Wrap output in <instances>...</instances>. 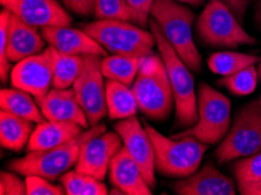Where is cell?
<instances>
[{"instance_id": "obj_25", "label": "cell", "mask_w": 261, "mask_h": 195, "mask_svg": "<svg viewBox=\"0 0 261 195\" xmlns=\"http://www.w3.org/2000/svg\"><path fill=\"white\" fill-rule=\"evenodd\" d=\"M85 65V57L61 53L55 49L53 88L68 89L80 76Z\"/></svg>"}, {"instance_id": "obj_20", "label": "cell", "mask_w": 261, "mask_h": 195, "mask_svg": "<svg viewBox=\"0 0 261 195\" xmlns=\"http://www.w3.org/2000/svg\"><path fill=\"white\" fill-rule=\"evenodd\" d=\"M82 127L75 122L43 121L35 127L27 144V152L45 151L73 141L82 133Z\"/></svg>"}, {"instance_id": "obj_10", "label": "cell", "mask_w": 261, "mask_h": 195, "mask_svg": "<svg viewBox=\"0 0 261 195\" xmlns=\"http://www.w3.org/2000/svg\"><path fill=\"white\" fill-rule=\"evenodd\" d=\"M102 59L101 55H85L84 68L73 85L75 96L86 113L90 126L101 123V119L108 114Z\"/></svg>"}, {"instance_id": "obj_39", "label": "cell", "mask_w": 261, "mask_h": 195, "mask_svg": "<svg viewBox=\"0 0 261 195\" xmlns=\"http://www.w3.org/2000/svg\"><path fill=\"white\" fill-rule=\"evenodd\" d=\"M255 19L258 21V25L261 27V0L258 5V9H256V13H255Z\"/></svg>"}, {"instance_id": "obj_35", "label": "cell", "mask_w": 261, "mask_h": 195, "mask_svg": "<svg viewBox=\"0 0 261 195\" xmlns=\"http://www.w3.org/2000/svg\"><path fill=\"white\" fill-rule=\"evenodd\" d=\"M67 9L74 12L75 14L88 17L94 14L95 3L96 0H61Z\"/></svg>"}, {"instance_id": "obj_19", "label": "cell", "mask_w": 261, "mask_h": 195, "mask_svg": "<svg viewBox=\"0 0 261 195\" xmlns=\"http://www.w3.org/2000/svg\"><path fill=\"white\" fill-rule=\"evenodd\" d=\"M45 42L46 40L41 33H39L37 27L23 22L12 13L7 48V57L11 62H19L26 58L42 53L46 49Z\"/></svg>"}, {"instance_id": "obj_6", "label": "cell", "mask_w": 261, "mask_h": 195, "mask_svg": "<svg viewBox=\"0 0 261 195\" xmlns=\"http://www.w3.org/2000/svg\"><path fill=\"white\" fill-rule=\"evenodd\" d=\"M86 33L107 51L132 58H148L153 54L156 40L152 32L124 20H96L82 27Z\"/></svg>"}, {"instance_id": "obj_31", "label": "cell", "mask_w": 261, "mask_h": 195, "mask_svg": "<svg viewBox=\"0 0 261 195\" xmlns=\"http://www.w3.org/2000/svg\"><path fill=\"white\" fill-rule=\"evenodd\" d=\"M11 17L12 13L6 9H4L0 13V79H2V83L7 81L11 71V61L7 57Z\"/></svg>"}, {"instance_id": "obj_24", "label": "cell", "mask_w": 261, "mask_h": 195, "mask_svg": "<svg viewBox=\"0 0 261 195\" xmlns=\"http://www.w3.org/2000/svg\"><path fill=\"white\" fill-rule=\"evenodd\" d=\"M145 58H132L124 55H112L102 59V74L107 79H114L126 86L135 81L140 67Z\"/></svg>"}, {"instance_id": "obj_40", "label": "cell", "mask_w": 261, "mask_h": 195, "mask_svg": "<svg viewBox=\"0 0 261 195\" xmlns=\"http://www.w3.org/2000/svg\"><path fill=\"white\" fill-rule=\"evenodd\" d=\"M258 74H259V78L261 79V60L259 62V66H258Z\"/></svg>"}, {"instance_id": "obj_16", "label": "cell", "mask_w": 261, "mask_h": 195, "mask_svg": "<svg viewBox=\"0 0 261 195\" xmlns=\"http://www.w3.org/2000/svg\"><path fill=\"white\" fill-rule=\"evenodd\" d=\"M41 34L49 46L61 53L108 57L103 47L84 30H75L69 26L47 27L41 29Z\"/></svg>"}, {"instance_id": "obj_23", "label": "cell", "mask_w": 261, "mask_h": 195, "mask_svg": "<svg viewBox=\"0 0 261 195\" xmlns=\"http://www.w3.org/2000/svg\"><path fill=\"white\" fill-rule=\"evenodd\" d=\"M0 107L3 111L29 119L38 124L46 119L38 102H34L31 94L14 87L13 89H2L0 91Z\"/></svg>"}, {"instance_id": "obj_32", "label": "cell", "mask_w": 261, "mask_h": 195, "mask_svg": "<svg viewBox=\"0 0 261 195\" xmlns=\"http://www.w3.org/2000/svg\"><path fill=\"white\" fill-rule=\"evenodd\" d=\"M27 195H63L66 190L63 186H58L50 182L48 179L39 176L26 177Z\"/></svg>"}, {"instance_id": "obj_15", "label": "cell", "mask_w": 261, "mask_h": 195, "mask_svg": "<svg viewBox=\"0 0 261 195\" xmlns=\"http://www.w3.org/2000/svg\"><path fill=\"white\" fill-rule=\"evenodd\" d=\"M238 184L207 161L187 178L172 182L170 187L179 195H236Z\"/></svg>"}, {"instance_id": "obj_5", "label": "cell", "mask_w": 261, "mask_h": 195, "mask_svg": "<svg viewBox=\"0 0 261 195\" xmlns=\"http://www.w3.org/2000/svg\"><path fill=\"white\" fill-rule=\"evenodd\" d=\"M133 90L138 110L146 117L162 122L170 116L175 99L162 57L152 54L143 60Z\"/></svg>"}, {"instance_id": "obj_8", "label": "cell", "mask_w": 261, "mask_h": 195, "mask_svg": "<svg viewBox=\"0 0 261 195\" xmlns=\"http://www.w3.org/2000/svg\"><path fill=\"white\" fill-rule=\"evenodd\" d=\"M259 152H261V104L258 99L240 107L227 134L217 147L215 157L219 165H224Z\"/></svg>"}, {"instance_id": "obj_37", "label": "cell", "mask_w": 261, "mask_h": 195, "mask_svg": "<svg viewBox=\"0 0 261 195\" xmlns=\"http://www.w3.org/2000/svg\"><path fill=\"white\" fill-rule=\"evenodd\" d=\"M241 195H261V180L248 185L238 186Z\"/></svg>"}, {"instance_id": "obj_14", "label": "cell", "mask_w": 261, "mask_h": 195, "mask_svg": "<svg viewBox=\"0 0 261 195\" xmlns=\"http://www.w3.org/2000/svg\"><path fill=\"white\" fill-rule=\"evenodd\" d=\"M0 3L4 9L37 29L72 23L70 15L57 0H0Z\"/></svg>"}, {"instance_id": "obj_28", "label": "cell", "mask_w": 261, "mask_h": 195, "mask_svg": "<svg viewBox=\"0 0 261 195\" xmlns=\"http://www.w3.org/2000/svg\"><path fill=\"white\" fill-rule=\"evenodd\" d=\"M258 79V68H255L253 65L237 71L234 74L228 75V76H223V78L218 81V85L227 88L232 94L238 95V96H245V95H250L255 90Z\"/></svg>"}, {"instance_id": "obj_1", "label": "cell", "mask_w": 261, "mask_h": 195, "mask_svg": "<svg viewBox=\"0 0 261 195\" xmlns=\"http://www.w3.org/2000/svg\"><path fill=\"white\" fill-rule=\"evenodd\" d=\"M149 27L155 37L158 51L168 71L176 105L175 126L189 129L198 121V102L191 70L170 45L160 25L152 18L149 19Z\"/></svg>"}, {"instance_id": "obj_12", "label": "cell", "mask_w": 261, "mask_h": 195, "mask_svg": "<svg viewBox=\"0 0 261 195\" xmlns=\"http://www.w3.org/2000/svg\"><path fill=\"white\" fill-rule=\"evenodd\" d=\"M115 131L121 136L130 156L140 165L146 184L153 188L156 186L155 150L144 125L142 126L136 116H132L116 123Z\"/></svg>"}, {"instance_id": "obj_26", "label": "cell", "mask_w": 261, "mask_h": 195, "mask_svg": "<svg viewBox=\"0 0 261 195\" xmlns=\"http://www.w3.org/2000/svg\"><path fill=\"white\" fill-rule=\"evenodd\" d=\"M260 62V58L238 51H218L208 58L207 66L213 74L228 76Z\"/></svg>"}, {"instance_id": "obj_3", "label": "cell", "mask_w": 261, "mask_h": 195, "mask_svg": "<svg viewBox=\"0 0 261 195\" xmlns=\"http://www.w3.org/2000/svg\"><path fill=\"white\" fill-rule=\"evenodd\" d=\"M150 17L160 25L170 45L190 70L199 73L203 61L193 40V12L176 0H153Z\"/></svg>"}, {"instance_id": "obj_30", "label": "cell", "mask_w": 261, "mask_h": 195, "mask_svg": "<svg viewBox=\"0 0 261 195\" xmlns=\"http://www.w3.org/2000/svg\"><path fill=\"white\" fill-rule=\"evenodd\" d=\"M233 173L238 186L253 184L261 180V152L254 156L238 159L233 165Z\"/></svg>"}, {"instance_id": "obj_38", "label": "cell", "mask_w": 261, "mask_h": 195, "mask_svg": "<svg viewBox=\"0 0 261 195\" xmlns=\"http://www.w3.org/2000/svg\"><path fill=\"white\" fill-rule=\"evenodd\" d=\"M178 3H181V4H189V5L191 6H195V7H198L203 5L204 0H176Z\"/></svg>"}, {"instance_id": "obj_18", "label": "cell", "mask_w": 261, "mask_h": 195, "mask_svg": "<svg viewBox=\"0 0 261 195\" xmlns=\"http://www.w3.org/2000/svg\"><path fill=\"white\" fill-rule=\"evenodd\" d=\"M109 180L126 195H151L140 165L134 160L125 147L113 158L109 165Z\"/></svg>"}, {"instance_id": "obj_9", "label": "cell", "mask_w": 261, "mask_h": 195, "mask_svg": "<svg viewBox=\"0 0 261 195\" xmlns=\"http://www.w3.org/2000/svg\"><path fill=\"white\" fill-rule=\"evenodd\" d=\"M197 33L204 43L221 48L255 45L256 39L243 29L231 7L223 0H210L197 20Z\"/></svg>"}, {"instance_id": "obj_21", "label": "cell", "mask_w": 261, "mask_h": 195, "mask_svg": "<svg viewBox=\"0 0 261 195\" xmlns=\"http://www.w3.org/2000/svg\"><path fill=\"white\" fill-rule=\"evenodd\" d=\"M34 131L33 122L12 115L6 111L0 113V143L7 150L20 152L29 144L32 132Z\"/></svg>"}, {"instance_id": "obj_4", "label": "cell", "mask_w": 261, "mask_h": 195, "mask_svg": "<svg viewBox=\"0 0 261 195\" xmlns=\"http://www.w3.org/2000/svg\"><path fill=\"white\" fill-rule=\"evenodd\" d=\"M143 125L151 138L155 150V170L158 174L183 179L199 169L204 153L208 147L207 144L195 137L179 139L165 137L146 121L143 122Z\"/></svg>"}, {"instance_id": "obj_17", "label": "cell", "mask_w": 261, "mask_h": 195, "mask_svg": "<svg viewBox=\"0 0 261 195\" xmlns=\"http://www.w3.org/2000/svg\"><path fill=\"white\" fill-rule=\"evenodd\" d=\"M38 104L47 121L75 122L84 129L90 126L87 115L77 102L74 90L53 88L41 99Z\"/></svg>"}, {"instance_id": "obj_2", "label": "cell", "mask_w": 261, "mask_h": 195, "mask_svg": "<svg viewBox=\"0 0 261 195\" xmlns=\"http://www.w3.org/2000/svg\"><path fill=\"white\" fill-rule=\"evenodd\" d=\"M103 132H106V125L103 123H98L90 126L89 130L82 132L73 141L60 146L45 151L29 152L23 158L14 159L10 162L9 167L11 171L21 174L25 178L39 176L55 181L76 165L85 143Z\"/></svg>"}, {"instance_id": "obj_41", "label": "cell", "mask_w": 261, "mask_h": 195, "mask_svg": "<svg viewBox=\"0 0 261 195\" xmlns=\"http://www.w3.org/2000/svg\"><path fill=\"white\" fill-rule=\"evenodd\" d=\"M259 102H260V104H261V96H260V98H259Z\"/></svg>"}, {"instance_id": "obj_36", "label": "cell", "mask_w": 261, "mask_h": 195, "mask_svg": "<svg viewBox=\"0 0 261 195\" xmlns=\"http://www.w3.org/2000/svg\"><path fill=\"white\" fill-rule=\"evenodd\" d=\"M223 2L226 3L231 7V10L236 14V17L239 19V21L243 22L250 0H223Z\"/></svg>"}, {"instance_id": "obj_13", "label": "cell", "mask_w": 261, "mask_h": 195, "mask_svg": "<svg viewBox=\"0 0 261 195\" xmlns=\"http://www.w3.org/2000/svg\"><path fill=\"white\" fill-rule=\"evenodd\" d=\"M123 147V141L116 131L103 132L86 142L81 149L75 171L103 180L113 158Z\"/></svg>"}, {"instance_id": "obj_22", "label": "cell", "mask_w": 261, "mask_h": 195, "mask_svg": "<svg viewBox=\"0 0 261 195\" xmlns=\"http://www.w3.org/2000/svg\"><path fill=\"white\" fill-rule=\"evenodd\" d=\"M106 101L108 115L112 119H125L135 116L138 104L133 88L114 79L106 83Z\"/></svg>"}, {"instance_id": "obj_29", "label": "cell", "mask_w": 261, "mask_h": 195, "mask_svg": "<svg viewBox=\"0 0 261 195\" xmlns=\"http://www.w3.org/2000/svg\"><path fill=\"white\" fill-rule=\"evenodd\" d=\"M94 15L97 20H124L135 23V14L126 0H96Z\"/></svg>"}, {"instance_id": "obj_11", "label": "cell", "mask_w": 261, "mask_h": 195, "mask_svg": "<svg viewBox=\"0 0 261 195\" xmlns=\"http://www.w3.org/2000/svg\"><path fill=\"white\" fill-rule=\"evenodd\" d=\"M54 67L55 48L49 46L42 53L17 62L11 73L12 86L30 93L35 101L41 99L50 90Z\"/></svg>"}, {"instance_id": "obj_27", "label": "cell", "mask_w": 261, "mask_h": 195, "mask_svg": "<svg viewBox=\"0 0 261 195\" xmlns=\"http://www.w3.org/2000/svg\"><path fill=\"white\" fill-rule=\"evenodd\" d=\"M60 182L68 195H106L109 193L102 180L77 171H69L62 174Z\"/></svg>"}, {"instance_id": "obj_7", "label": "cell", "mask_w": 261, "mask_h": 195, "mask_svg": "<svg viewBox=\"0 0 261 195\" xmlns=\"http://www.w3.org/2000/svg\"><path fill=\"white\" fill-rule=\"evenodd\" d=\"M198 121L193 126L171 136L175 139L195 137L207 145H216L223 141L231 127V102L220 91L207 83L198 88Z\"/></svg>"}, {"instance_id": "obj_34", "label": "cell", "mask_w": 261, "mask_h": 195, "mask_svg": "<svg viewBox=\"0 0 261 195\" xmlns=\"http://www.w3.org/2000/svg\"><path fill=\"white\" fill-rule=\"evenodd\" d=\"M135 14V23L141 27L149 25L150 9L153 0H126Z\"/></svg>"}, {"instance_id": "obj_33", "label": "cell", "mask_w": 261, "mask_h": 195, "mask_svg": "<svg viewBox=\"0 0 261 195\" xmlns=\"http://www.w3.org/2000/svg\"><path fill=\"white\" fill-rule=\"evenodd\" d=\"M0 194L27 195L26 181L17 176V172H2L0 176Z\"/></svg>"}]
</instances>
